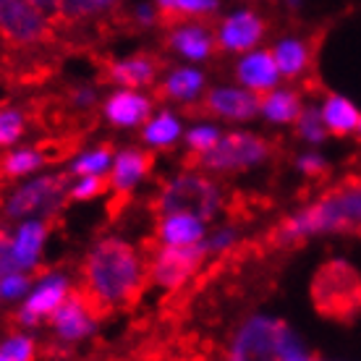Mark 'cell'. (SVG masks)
Segmentation results:
<instances>
[{"label": "cell", "mask_w": 361, "mask_h": 361, "mask_svg": "<svg viewBox=\"0 0 361 361\" xmlns=\"http://www.w3.org/2000/svg\"><path fill=\"white\" fill-rule=\"evenodd\" d=\"M231 361H327L307 351L298 335L278 317H252L235 335Z\"/></svg>", "instance_id": "1"}, {"label": "cell", "mask_w": 361, "mask_h": 361, "mask_svg": "<svg viewBox=\"0 0 361 361\" xmlns=\"http://www.w3.org/2000/svg\"><path fill=\"white\" fill-rule=\"evenodd\" d=\"M343 231H361V180L327 194L317 204L286 220L283 238H307Z\"/></svg>", "instance_id": "2"}, {"label": "cell", "mask_w": 361, "mask_h": 361, "mask_svg": "<svg viewBox=\"0 0 361 361\" xmlns=\"http://www.w3.org/2000/svg\"><path fill=\"white\" fill-rule=\"evenodd\" d=\"M142 267L134 249L118 238H108L94 246L87 259V280H90L94 296L102 301H123L139 286Z\"/></svg>", "instance_id": "3"}, {"label": "cell", "mask_w": 361, "mask_h": 361, "mask_svg": "<svg viewBox=\"0 0 361 361\" xmlns=\"http://www.w3.org/2000/svg\"><path fill=\"white\" fill-rule=\"evenodd\" d=\"M160 204L165 215H191L197 220H207L217 212L220 194L209 180L197 176H180L163 191Z\"/></svg>", "instance_id": "4"}, {"label": "cell", "mask_w": 361, "mask_h": 361, "mask_svg": "<svg viewBox=\"0 0 361 361\" xmlns=\"http://www.w3.org/2000/svg\"><path fill=\"white\" fill-rule=\"evenodd\" d=\"M63 199V180L55 176H45L24 183L21 189L13 191V197L8 199V215L11 217H27V220H37L42 215H50Z\"/></svg>", "instance_id": "5"}, {"label": "cell", "mask_w": 361, "mask_h": 361, "mask_svg": "<svg viewBox=\"0 0 361 361\" xmlns=\"http://www.w3.org/2000/svg\"><path fill=\"white\" fill-rule=\"evenodd\" d=\"M267 147L252 134H228L220 136L215 149L204 154V165L215 171H235V168H249L264 160Z\"/></svg>", "instance_id": "6"}, {"label": "cell", "mask_w": 361, "mask_h": 361, "mask_svg": "<svg viewBox=\"0 0 361 361\" xmlns=\"http://www.w3.org/2000/svg\"><path fill=\"white\" fill-rule=\"evenodd\" d=\"M207 246H165L154 259V280L165 288H176L191 272L197 270L199 259Z\"/></svg>", "instance_id": "7"}, {"label": "cell", "mask_w": 361, "mask_h": 361, "mask_svg": "<svg viewBox=\"0 0 361 361\" xmlns=\"http://www.w3.org/2000/svg\"><path fill=\"white\" fill-rule=\"evenodd\" d=\"M0 29L13 39H37L45 29V18L39 8L29 3H16V0H0Z\"/></svg>", "instance_id": "8"}, {"label": "cell", "mask_w": 361, "mask_h": 361, "mask_svg": "<svg viewBox=\"0 0 361 361\" xmlns=\"http://www.w3.org/2000/svg\"><path fill=\"white\" fill-rule=\"evenodd\" d=\"M66 278L61 275H50L45 278L39 286H37L27 298V307L21 312V322H27V325H35L39 317L45 314H55L58 307L66 301Z\"/></svg>", "instance_id": "9"}, {"label": "cell", "mask_w": 361, "mask_h": 361, "mask_svg": "<svg viewBox=\"0 0 361 361\" xmlns=\"http://www.w3.org/2000/svg\"><path fill=\"white\" fill-rule=\"evenodd\" d=\"M262 37V21L252 11H235L220 27V42L228 50H249Z\"/></svg>", "instance_id": "10"}, {"label": "cell", "mask_w": 361, "mask_h": 361, "mask_svg": "<svg viewBox=\"0 0 361 361\" xmlns=\"http://www.w3.org/2000/svg\"><path fill=\"white\" fill-rule=\"evenodd\" d=\"M53 322H55V330L61 338L66 341H79L84 335L92 333V327H94V319H92L90 309L84 307L82 298H66L63 304L58 307V312L53 314Z\"/></svg>", "instance_id": "11"}, {"label": "cell", "mask_w": 361, "mask_h": 361, "mask_svg": "<svg viewBox=\"0 0 361 361\" xmlns=\"http://www.w3.org/2000/svg\"><path fill=\"white\" fill-rule=\"evenodd\" d=\"M319 116L325 121V128L333 134H353L359 131L361 123V110L359 105L348 99L345 94H330L319 108Z\"/></svg>", "instance_id": "12"}, {"label": "cell", "mask_w": 361, "mask_h": 361, "mask_svg": "<svg viewBox=\"0 0 361 361\" xmlns=\"http://www.w3.org/2000/svg\"><path fill=\"white\" fill-rule=\"evenodd\" d=\"M278 66H275V58L270 53H249L238 63V79L244 87L249 90H272L278 84Z\"/></svg>", "instance_id": "13"}, {"label": "cell", "mask_w": 361, "mask_h": 361, "mask_svg": "<svg viewBox=\"0 0 361 361\" xmlns=\"http://www.w3.org/2000/svg\"><path fill=\"white\" fill-rule=\"evenodd\" d=\"M209 105H212L215 113L226 118H235V121L252 118L257 110L262 108L249 90H233V87H220V90L212 92L209 94Z\"/></svg>", "instance_id": "14"}, {"label": "cell", "mask_w": 361, "mask_h": 361, "mask_svg": "<svg viewBox=\"0 0 361 361\" xmlns=\"http://www.w3.org/2000/svg\"><path fill=\"white\" fill-rule=\"evenodd\" d=\"M42 244H45V226L39 220H27L18 228L13 241H11V249H13V259L21 270L35 267L37 257L42 252Z\"/></svg>", "instance_id": "15"}, {"label": "cell", "mask_w": 361, "mask_h": 361, "mask_svg": "<svg viewBox=\"0 0 361 361\" xmlns=\"http://www.w3.org/2000/svg\"><path fill=\"white\" fill-rule=\"evenodd\" d=\"M105 113H108L110 123H116V126H136L149 113V102L142 94H136L134 90H123V92H116L108 99Z\"/></svg>", "instance_id": "16"}, {"label": "cell", "mask_w": 361, "mask_h": 361, "mask_svg": "<svg viewBox=\"0 0 361 361\" xmlns=\"http://www.w3.org/2000/svg\"><path fill=\"white\" fill-rule=\"evenodd\" d=\"M160 233L165 246H199L204 228H202V220L191 215H165Z\"/></svg>", "instance_id": "17"}, {"label": "cell", "mask_w": 361, "mask_h": 361, "mask_svg": "<svg viewBox=\"0 0 361 361\" xmlns=\"http://www.w3.org/2000/svg\"><path fill=\"white\" fill-rule=\"evenodd\" d=\"M147 171V157L136 149H126L113 160V183L116 189H134Z\"/></svg>", "instance_id": "18"}, {"label": "cell", "mask_w": 361, "mask_h": 361, "mask_svg": "<svg viewBox=\"0 0 361 361\" xmlns=\"http://www.w3.org/2000/svg\"><path fill=\"white\" fill-rule=\"evenodd\" d=\"M272 58H275V66H278L280 73L296 76V73H301L307 68L309 50L301 39H283V42H278V47L272 50Z\"/></svg>", "instance_id": "19"}, {"label": "cell", "mask_w": 361, "mask_h": 361, "mask_svg": "<svg viewBox=\"0 0 361 361\" xmlns=\"http://www.w3.org/2000/svg\"><path fill=\"white\" fill-rule=\"evenodd\" d=\"M173 47L191 61H202L209 55L212 39H209V32H204L202 27H180L173 35Z\"/></svg>", "instance_id": "20"}, {"label": "cell", "mask_w": 361, "mask_h": 361, "mask_svg": "<svg viewBox=\"0 0 361 361\" xmlns=\"http://www.w3.org/2000/svg\"><path fill=\"white\" fill-rule=\"evenodd\" d=\"M262 113L275 123H288L301 116V105L293 92H272L262 102Z\"/></svg>", "instance_id": "21"}, {"label": "cell", "mask_w": 361, "mask_h": 361, "mask_svg": "<svg viewBox=\"0 0 361 361\" xmlns=\"http://www.w3.org/2000/svg\"><path fill=\"white\" fill-rule=\"evenodd\" d=\"M154 68L149 61H142V58H131V61H123L113 68V79L123 87H142V84L152 82Z\"/></svg>", "instance_id": "22"}, {"label": "cell", "mask_w": 361, "mask_h": 361, "mask_svg": "<svg viewBox=\"0 0 361 361\" xmlns=\"http://www.w3.org/2000/svg\"><path fill=\"white\" fill-rule=\"evenodd\" d=\"M108 168H113V154L108 149H90L79 154L71 165V171L82 178H99Z\"/></svg>", "instance_id": "23"}, {"label": "cell", "mask_w": 361, "mask_h": 361, "mask_svg": "<svg viewBox=\"0 0 361 361\" xmlns=\"http://www.w3.org/2000/svg\"><path fill=\"white\" fill-rule=\"evenodd\" d=\"M178 134H180V123L171 113H160L145 128V139L149 145H171V142L178 139Z\"/></svg>", "instance_id": "24"}, {"label": "cell", "mask_w": 361, "mask_h": 361, "mask_svg": "<svg viewBox=\"0 0 361 361\" xmlns=\"http://www.w3.org/2000/svg\"><path fill=\"white\" fill-rule=\"evenodd\" d=\"M199 90H202V73L194 68H178L168 79V92L178 99H191Z\"/></svg>", "instance_id": "25"}, {"label": "cell", "mask_w": 361, "mask_h": 361, "mask_svg": "<svg viewBox=\"0 0 361 361\" xmlns=\"http://www.w3.org/2000/svg\"><path fill=\"white\" fill-rule=\"evenodd\" d=\"M296 123H298V134L304 136L309 145H319V142H325V136L330 134L325 128L322 116H319V108L301 110V116L296 118Z\"/></svg>", "instance_id": "26"}, {"label": "cell", "mask_w": 361, "mask_h": 361, "mask_svg": "<svg viewBox=\"0 0 361 361\" xmlns=\"http://www.w3.org/2000/svg\"><path fill=\"white\" fill-rule=\"evenodd\" d=\"M42 165V154L35 152V149H18V152H11L6 157V171L11 176H24V173H32Z\"/></svg>", "instance_id": "27"}, {"label": "cell", "mask_w": 361, "mask_h": 361, "mask_svg": "<svg viewBox=\"0 0 361 361\" xmlns=\"http://www.w3.org/2000/svg\"><path fill=\"white\" fill-rule=\"evenodd\" d=\"M0 353L8 361H29L35 356V343L29 341L27 335H13L6 343L0 345Z\"/></svg>", "instance_id": "28"}, {"label": "cell", "mask_w": 361, "mask_h": 361, "mask_svg": "<svg viewBox=\"0 0 361 361\" xmlns=\"http://www.w3.org/2000/svg\"><path fill=\"white\" fill-rule=\"evenodd\" d=\"M189 145L194 147V149H199L202 154H207L209 149H215V145L220 142V131H217L215 126H197L189 131Z\"/></svg>", "instance_id": "29"}, {"label": "cell", "mask_w": 361, "mask_h": 361, "mask_svg": "<svg viewBox=\"0 0 361 361\" xmlns=\"http://www.w3.org/2000/svg\"><path fill=\"white\" fill-rule=\"evenodd\" d=\"M21 128H24V118L13 113V110H6L0 113V145H11L21 136Z\"/></svg>", "instance_id": "30"}, {"label": "cell", "mask_w": 361, "mask_h": 361, "mask_svg": "<svg viewBox=\"0 0 361 361\" xmlns=\"http://www.w3.org/2000/svg\"><path fill=\"white\" fill-rule=\"evenodd\" d=\"M29 290V280L21 275V272H11V275H6V278L0 280V296L6 298H18L24 296Z\"/></svg>", "instance_id": "31"}, {"label": "cell", "mask_w": 361, "mask_h": 361, "mask_svg": "<svg viewBox=\"0 0 361 361\" xmlns=\"http://www.w3.org/2000/svg\"><path fill=\"white\" fill-rule=\"evenodd\" d=\"M163 8L186 11V13H194V11H215L217 3H215V0H165Z\"/></svg>", "instance_id": "32"}, {"label": "cell", "mask_w": 361, "mask_h": 361, "mask_svg": "<svg viewBox=\"0 0 361 361\" xmlns=\"http://www.w3.org/2000/svg\"><path fill=\"white\" fill-rule=\"evenodd\" d=\"M327 168V160L322 154L317 152H307L298 157V171L307 173V176H317V173H322Z\"/></svg>", "instance_id": "33"}, {"label": "cell", "mask_w": 361, "mask_h": 361, "mask_svg": "<svg viewBox=\"0 0 361 361\" xmlns=\"http://www.w3.org/2000/svg\"><path fill=\"white\" fill-rule=\"evenodd\" d=\"M11 272H18V264H16V259H13L11 244L0 238V280L6 278V275H11Z\"/></svg>", "instance_id": "34"}, {"label": "cell", "mask_w": 361, "mask_h": 361, "mask_svg": "<svg viewBox=\"0 0 361 361\" xmlns=\"http://www.w3.org/2000/svg\"><path fill=\"white\" fill-rule=\"evenodd\" d=\"M99 189H102V178H82L71 189V194L76 199H90L94 194H99Z\"/></svg>", "instance_id": "35"}, {"label": "cell", "mask_w": 361, "mask_h": 361, "mask_svg": "<svg viewBox=\"0 0 361 361\" xmlns=\"http://www.w3.org/2000/svg\"><path fill=\"white\" fill-rule=\"evenodd\" d=\"M231 241H233V233L231 231H220L215 238H209L207 244L209 249H226V246H231Z\"/></svg>", "instance_id": "36"}, {"label": "cell", "mask_w": 361, "mask_h": 361, "mask_svg": "<svg viewBox=\"0 0 361 361\" xmlns=\"http://www.w3.org/2000/svg\"><path fill=\"white\" fill-rule=\"evenodd\" d=\"M66 11H102L108 8V3H66Z\"/></svg>", "instance_id": "37"}, {"label": "cell", "mask_w": 361, "mask_h": 361, "mask_svg": "<svg viewBox=\"0 0 361 361\" xmlns=\"http://www.w3.org/2000/svg\"><path fill=\"white\" fill-rule=\"evenodd\" d=\"M139 16L145 18V21H152V13H149V8H145V6L139 8Z\"/></svg>", "instance_id": "38"}, {"label": "cell", "mask_w": 361, "mask_h": 361, "mask_svg": "<svg viewBox=\"0 0 361 361\" xmlns=\"http://www.w3.org/2000/svg\"><path fill=\"white\" fill-rule=\"evenodd\" d=\"M0 361H8V359H6V356H3V353H0Z\"/></svg>", "instance_id": "39"}, {"label": "cell", "mask_w": 361, "mask_h": 361, "mask_svg": "<svg viewBox=\"0 0 361 361\" xmlns=\"http://www.w3.org/2000/svg\"><path fill=\"white\" fill-rule=\"evenodd\" d=\"M359 134H361V123H359Z\"/></svg>", "instance_id": "40"}]
</instances>
